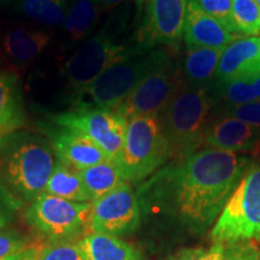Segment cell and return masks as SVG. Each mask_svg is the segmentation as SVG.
<instances>
[{
  "mask_svg": "<svg viewBox=\"0 0 260 260\" xmlns=\"http://www.w3.org/2000/svg\"><path fill=\"white\" fill-rule=\"evenodd\" d=\"M249 164L247 155L211 147L175 159L139 187L141 213L177 232L203 235L212 229Z\"/></svg>",
  "mask_w": 260,
  "mask_h": 260,
  "instance_id": "cell-1",
  "label": "cell"
},
{
  "mask_svg": "<svg viewBox=\"0 0 260 260\" xmlns=\"http://www.w3.org/2000/svg\"><path fill=\"white\" fill-rule=\"evenodd\" d=\"M54 152L40 133L17 130L0 138V182L15 198L34 200L42 194L56 165Z\"/></svg>",
  "mask_w": 260,
  "mask_h": 260,
  "instance_id": "cell-2",
  "label": "cell"
},
{
  "mask_svg": "<svg viewBox=\"0 0 260 260\" xmlns=\"http://www.w3.org/2000/svg\"><path fill=\"white\" fill-rule=\"evenodd\" d=\"M212 105L210 88L191 86L182 80L167 107L159 113L171 158L183 159L198 151L212 116Z\"/></svg>",
  "mask_w": 260,
  "mask_h": 260,
  "instance_id": "cell-3",
  "label": "cell"
},
{
  "mask_svg": "<svg viewBox=\"0 0 260 260\" xmlns=\"http://www.w3.org/2000/svg\"><path fill=\"white\" fill-rule=\"evenodd\" d=\"M123 27L110 19L105 27L86 39L82 46L65 61L61 74L71 92V100L76 99L107 68L147 52L141 50L135 41L125 44L118 40Z\"/></svg>",
  "mask_w": 260,
  "mask_h": 260,
  "instance_id": "cell-4",
  "label": "cell"
},
{
  "mask_svg": "<svg viewBox=\"0 0 260 260\" xmlns=\"http://www.w3.org/2000/svg\"><path fill=\"white\" fill-rule=\"evenodd\" d=\"M171 158L159 115L129 118L124 144L117 164L129 183H142Z\"/></svg>",
  "mask_w": 260,
  "mask_h": 260,
  "instance_id": "cell-5",
  "label": "cell"
},
{
  "mask_svg": "<svg viewBox=\"0 0 260 260\" xmlns=\"http://www.w3.org/2000/svg\"><path fill=\"white\" fill-rule=\"evenodd\" d=\"M225 245L260 239V161L251 162L211 229Z\"/></svg>",
  "mask_w": 260,
  "mask_h": 260,
  "instance_id": "cell-6",
  "label": "cell"
},
{
  "mask_svg": "<svg viewBox=\"0 0 260 260\" xmlns=\"http://www.w3.org/2000/svg\"><path fill=\"white\" fill-rule=\"evenodd\" d=\"M181 82V68L171 52L162 47L152 50L148 69L116 111L126 119L140 115H159Z\"/></svg>",
  "mask_w": 260,
  "mask_h": 260,
  "instance_id": "cell-7",
  "label": "cell"
},
{
  "mask_svg": "<svg viewBox=\"0 0 260 260\" xmlns=\"http://www.w3.org/2000/svg\"><path fill=\"white\" fill-rule=\"evenodd\" d=\"M47 119L83 133L113 161H117L122 152L129 121L116 110L102 109L82 100H75L69 110Z\"/></svg>",
  "mask_w": 260,
  "mask_h": 260,
  "instance_id": "cell-8",
  "label": "cell"
},
{
  "mask_svg": "<svg viewBox=\"0 0 260 260\" xmlns=\"http://www.w3.org/2000/svg\"><path fill=\"white\" fill-rule=\"evenodd\" d=\"M92 203H76L42 193L30 201L25 220L53 242H69L88 226Z\"/></svg>",
  "mask_w": 260,
  "mask_h": 260,
  "instance_id": "cell-9",
  "label": "cell"
},
{
  "mask_svg": "<svg viewBox=\"0 0 260 260\" xmlns=\"http://www.w3.org/2000/svg\"><path fill=\"white\" fill-rule=\"evenodd\" d=\"M151 57L149 51L113 64L71 102L82 100L102 109H118L148 69Z\"/></svg>",
  "mask_w": 260,
  "mask_h": 260,
  "instance_id": "cell-10",
  "label": "cell"
},
{
  "mask_svg": "<svg viewBox=\"0 0 260 260\" xmlns=\"http://www.w3.org/2000/svg\"><path fill=\"white\" fill-rule=\"evenodd\" d=\"M141 209L132 183L124 181L118 187L92 201L88 229L94 233L124 236L138 230Z\"/></svg>",
  "mask_w": 260,
  "mask_h": 260,
  "instance_id": "cell-11",
  "label": "cell"
},
{
  "mask_svg": "<svg viewBox=\"0 0 260 260\" xmlns=\"http://www.w3.org/2000/svg\"><path fill=\"white\" fill-rule=\"evenodd\" d=\"M189 0H148L134 41L144 51L177 46L184 32Z\"/></svg>",
  "mask_w": 260,
  "mask_h": 260,
  "instance_id": "cell-12",
  "label": "cell"
},
{
  "mask_svg": "<svg viewBox=\"0 0 260 260\" xmlns=\"http://www.w3.org/2000/svg\"><path fill=\"white\" fill-rule=\"evenodd\" d=\"M39 133L48 140L58 160L76 169H83L110 160L93 140L77 129L45 119L37 123Z\"/></svg>",
  "mask_w": 260,
  "mask_h": 260,
  "instance_id": "cell-13",
  "label": "cell"
},
{
  "mask_svg": "<svg viewBox=\"0 0 260 260\" xmlns=\"http://www.w3.org/2000/svg\"><path fill=\"white\" fill-rule=\"evenodd\" d=\"M204 144L232 153L260 152V129L228 116L211 117Z\"/></svg>",
  "mask_w": 260,
  "mask_h": 260,
  "instance_id": "cell-14",
  "label": "cell"
},
{
  "mask_svg": "<svg viewBox=\"0 0 260 260\" xmlns=\"http://www.w3.org/2000/svg\"><path fill=\"white\" fill-rule=\"evenodd\" d=\"M52 34L41 29L17 27L8 29L2 35L3 56L15 68H27L50 45Z\"/></svg>",
  "mask_w": 260,
  "mask_h": 260,
  "instance_id": "cell-15",
  "label": "cell"
},
{
  "mask_svg": "<svg viewBox=\"0 0 260 260\" xmlns=\"http://www.w3.org/2000/svg\"><path fill=\"white\" fill-rule=\"evenodd\" d=\"M184 41L187 47H207L224 50L236 40L237 35L224 28L218 21L205 14L189 0L184 22Z\"/></svg>",
  "mask_w": 260,
  "mask_h": 260,
  "instance_id": "cell-16",
  "label": "cell"
},
{
  "mask_svg": "<svg viewBox=\"0 0 260 260\" xmlns=\"http://www.w3.org/2000/svg\"><path fill=\"white\" fill-rule=\"evenodd\" d=\"M260 74V37H241L222 51L214 81Z\"/></svg>",
  "mask_w": 260,
  "mask_h": 260,
  "instance_id": "cell-17",
  "label": "cell"
},
{
  "mask_svg": "<svg viewBox=\"0 0 260 260\" xmlns=\"http://www.w3.org/2000/svg\"><path fill=\"white\" fill-rule=\"evenodd\" d=\"M27 110L18 74L0 70V138L27 125Z\"/></svg>",
  "mask_w": 260,
  "mask_h": 260,
  "instance_id": "cell-18",
  "label": "cell"
},
{
  "mask_svg": "<svg viewBox=\"0 0 260 260\" xmlns=\"http://www.w3.org/2000/svg\"><path fill=\"white\" fill-rule=\"evenodd\" d=\"M222 51L207 47H187L180 65L182 80L191 86L210 88L216 79Z\"/></svg>",
  "mask_w": 260,
  "mask_h": 260,
  "instance_id": "cell-19",
  "label": "cell"
},
{
  "mask_svg": "<svg viewBox=\"0 0 260 260\" xmlns=\"http://www.w3.org/2000/svg\"><path fill=\"white\" fill-rule=\"evenodd\" d=\"M79 245L86 260H142L138 249L118 236L89 232Z\"/></svg>",
  "mask_w": 260,
  "mask_h": 260,
  "instance_id": "cell-20",
  "label": "cell"
},
{
  "mask_svg": "<svg viewBox=\"0 0 260 260\" xmlns=\"http://www.w3.org/2000/svg\"><path fill=\"white\" fill-rule=\"evenodd\" d=\"M212 104L237 105L260 99V74L246 75L225 81H213L210 87Z\"/></svg>",
  "mask_w": 260,
  "mask_h": 260,
  "instance_id": "cell-21",
  "label": "cell"
},
{
  "mask_svg": "<svg viewBox=\"0 0 260 260\" xmlns=\"http://www.w3.org/2000/svg\"><path fill=\"white\" fill-rule=\"evenodd\" d=\"M100 14L102 8L94 0H70L63 24L67 41L77 44L88 39L96 27Z\"/></svg>",
  "mask_w": 260,
  "mask_h": 260,
  "instance_id": "cell-22",
  "label": "cell"
},
{
  "mask_svg": "<svg viewBox=\"0 0 260 260\" xmlns=\"http://www.w3.org/2000/svg\"><path fill=\"white\" fill-rule=\"evenodd\" d=\"M44 193L76 203H92L81 178L80 170L59 160L56 161Z\"/></svg>",
  "mask_w": 260,
  "mask_h": 260,
  "instance_id": "cell-23",
  "label": "cell"
},
{
  "mask_svg": "<svg viewBox=\"0 0 260 260\" xmlns=\"http://www.w3.org/2000/svg\"><path fill=\"white\" fill-rule=\"evenodd\" d=\"M81 178L90 200L102 198L124 182L121 169L113 160H106L80 170Z\"/></svg>",
  "mask_w": 260,
  "mask_h": 260,
  "instance_id": "cell-24",
  "label": "cell"
},
{
  "mask_svg": "<svg viewBox=\"0 0 260 260\" xmlns=\"http://www.w3.org/2000/svg\"><path fill=\"white\" fill-rule=\"evenodd\" d=\"M70 0H16L15 6L25 17L48 28L61 27Z\"/></svg>",
  "mask_w": 260,
  "mask_h": 260,
  "instance_id": "cell-25",
  "label": "cell"
},
{
  "mask_svg": "<svg viewBox=\"0 0 260 260\" xmlns=\"http://www.w3.org/2000/svg\"><path fill=\"white\" fill-rule=\"evenodd\" d=\"M232 16L237 34L260 32V6L255 0H233Z\"/></svg>",
  "mask_w": 260,
  "mask_h": 260,
  "instance_id": "cell-26",
  "label": "cell"
},
{
  "mask_svg": "<svg viewBox=\"0 0 260 260\" xmlns=\"http://www.w3.org/2000/svg\"><path fill=\"white\" fill-rule=\"evenodd\" d=\"M214 116L233 117L260 129V99L237 105H219L214 112Z\"/></svg>",
  "mask_w": 260,
  "mask_h": 260,
  "instance_id": "cell-27",
  "label": "cell"
},
{
  "mask_svg": "<svg viewBox=\"0 0 260 260\" xmlns=\"http://www.w3.org/2000/svg\"><path fill=\"white\" fill-rule=\"evenodd\" d=\"M193 2L198 8L203 10L205 14H207L216 19V21H218L230 32L239 35L236 32L235 25H234L233 22V0H193Z\"/></svg>",
  "mask_w": 260,
  "mask_h": 260,
  "instance_id": "cell-28",
  "label": "cell"
},
{
  "mask_svg": "<svg viewBox=\"0 0 260 260\" xmlns=\"http://www.w3.org/2000/svg\"><path fill=\"white\" fill-rule=\"evenodd\" d=\"M226 245L222 242H213L206 247H191L182 248L174 253L169 260H224Z\"/></svg>",
  "mask_w": 260,
  "mask_h": 260,
  "instance_id": "cell-29",
  "label": "cell"
},
{
  "mask_svg": "<svg viewBox=\"0 0 260 260\" xmlns=\"http://www.w3.org/2000/svg\"><path fill=\"white\" fill-rule=\"evenodd\" d=\"M39 260H86L79 242H53L41 247Z\"/></svg>",
  "mask_w": 260,
  "mask_h": 260,
  "instance_id": "cell-30",
  "label": "cell"
},
{
  "mask_svg": "<svg viewBox=\"0 0 260 260\" xmlns=\"http://www.w3.org/2000/svg\"><path fill=\"white\" fill-rule=\"evenodd\" d=\"M21 206V201L10 193L0 182V232L12 222L16 211H18Z\"/></svg>",
  "mask_w": 260,
  "mask_h": 260,
  "instance_id": "cell-31",
  "label": "cell"
},
{
  "mask_svg": "<svg viewBox=\"0 0 260 260\" xmlns=\"http://www.w3.org/2000/svg\"><path fill=\"white\" fill-rule=\"evenodd\" d=\"M30 246L29 240L16 232H0V260Z\"/></svg>",
  "mask_w": 260,
  "mask_h": 260,
  "instance_id": "cell-32",
  "label": "cell"
},
{
  "mask_svg": "<svg viewBox=\"0 0 260 260\" xmlns=\"http://www.w3.org/2000/svg\"><path fill=\"white\" fill-rule=\"evenodd\" d=\"M224 260H260V252L251 241L226 245Z\"/></svg>",
  "mask_w": 260,
  "mask_h": 260,
  "instance_id": "cell-33",
  "label": "cell"
},
{
  "mask_svg": "<svg viewBox=\"0 0 260 260\" xmlns=\"http://www.w3.org/2000/svg\"><path fill=\"white\" fill-rule=\"evenodd\" d=\"M41 247L38 245H30L27 248L22 249L15 254L8 256V258L2 260H39V254H40Z\"/></svg>",
  "mask_w": 260,
  "mask_h": 260,
  "instance_id": "cell-34",
  "label": "cell"
},
{
  "mask_svg": "<svg viewBox=\"0 0 260 260\" xmlns=\"http://www.w3.org/2000/svg\"><path fill=\"white\" fill-rule=\"evenodd\" d=\"M102 9H113L115 6L119 5L123 0H94Z\"/></svg>",
  "mask_w": 260,
  "mask_h": 260,
  "instance_id": "cell-35",
  "label": "cell"
},
{
  "mask_svg": "<svg viewBox=\"0 0 260 260\" xmlns=\"http://www.w3.org/2000/svg\"><path fill=\"white\" fill-rule=\"evenodd\" d=\"M16 0H0V6L3 5H9V4H15Z\"/></svg>",
  "mask_w": 260,
  "mask_h": 260,
  "instance_id": "cell-36",
  "label": "cell"
},
{
  "mask_svg": "<svg viewBox=\"0 0 260 260\" xmlns=\"http://www.w3.org/2000/svg\"><path fill=\"white\" fill-rule=\"evenodd\" d=\"M135 2H136V4H138V5H142L144 3H147L148 0H135Z\"/></svg>",
  "mask_w": 260,
  "mask_h": 260,
  "instance_id": "cell-37",
  "label": "cell"
},
{
  "mask_svg": "<svg viewBox=\"0 0 260 260\" xmlns=\"http://www.w3.org/2000/svg\"><path fill=\"white\" fill-rule=\"evenodd\" d=\"M255 2H256V4H258V5L260 6V0H255Z\"/></svg>",
  "mask_w": 260,
  "mask_h": 260,
  "instance_id": "cell-38",
  "label": "cell"
}]
</instances>
